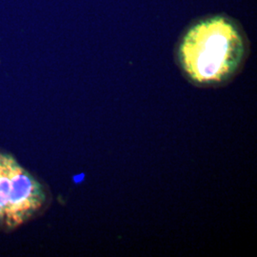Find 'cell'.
<instances>
[{"mask_svg": "<svg viewBox=\"0 0 257 257\" xmlns=\"http://www.w3.org/2000/svg\"><path fill=\"white\" fill-rule=\"evenodd\" d=\"M245 55L246 44L241 33L223 17L203 20L191 28L178 49L185 74L198 85L229 80L237 73Z\"/></svg>", "mask_w": 257, "mask_h": 257, "instance_id": "cell-1", "label": "cell"}, {"mask_svg": "<svg viewBox=\"0 0 257 257\" xmlns=\"http://www.w3.org/2000/svg\"><path fill=\"white\" fill-rule=\"evenodd\" d=\"M51 202L46 184L0 148V232L9 233L35 220Z\"/></svg>", "mask_w": 257, "mask_h": 257, "instance_id": "cell-2", "label": "cell"}]
</instances>
